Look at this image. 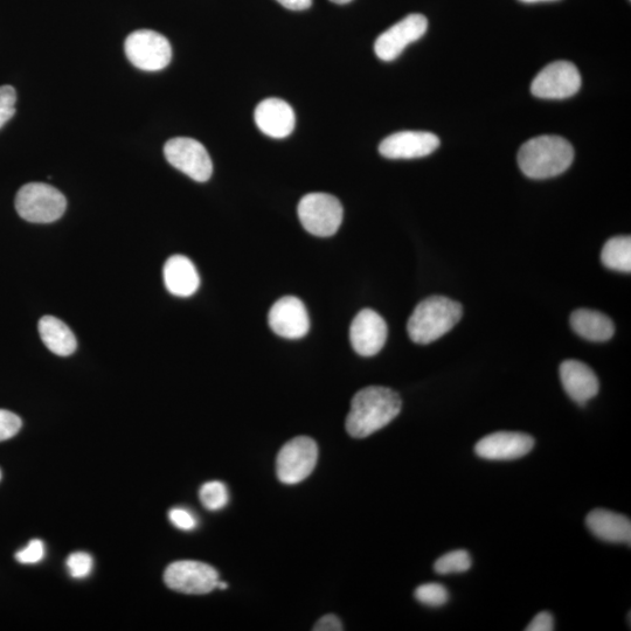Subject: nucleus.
Instances as JSON below:
<instances>
[{
  "instance_id": "23",
  "label": "nucleus",
  "mask_w": 631,
  "mask_h": 631,
  "mask_svg": "<svg viewBox=\"0 0 631 631\" xmlns=\"http://www.w3.org/2000/svg\"><path fill=\"white\" fill-rule=\"evenodd\" d=\"M199 498L207 510L219 511L230 502V492L223 482L212 481L200 488Z\"/></svg>"
},
{
  "instance_id": "28",
  "label": "nucleus",
  "mask_w": 631,
  "mask_h": 631,
  "mask_svg": "<svg viewBox=\"0 0 631 631\" xmlns=\"http://www.w3.org/2000/svg\"><path fill=\"white\" fill-rule=\"evenodd\" d=\"M22 426V419L18 415L5 411V409H0V442L10 440L13 436H16Z\"/></svg>"
},
{
  "instance_id": "31",
  "label": "nucleus",
  "mask_w": 631,
  "mask_h": 631,
  "mask_svg": "<svg viewBox=\"0 0 631 631\" xmlns=\"http://www.w3.org/2000/svg\"><path fill=\"white\" fill-rule=\"evenodd\" d=\"M526 631H553L554 619L551 613L542 612L539 613L535 619L531 621Z\"/></svg>"
},
{
  "instance_id": "13",
  "label": "nucleus",
  "mask_w": 631,
  "mask_h": 631,
  "mask_svg": "<svg viewBox=\"0 0 631 631\" xmlns=\"http://www.w3.org/2000/svg\"><path fill=\"white\" fill-rule=\"evenodd\" d=\"M387 332L384 318L372 309H364L358 312L351 324L352 348L360 356H376L385 346Z\"/></svg>"
},
{
  "instance_id": "26",
  "label": "nucleus",
  "mask_w": 631,
  "mask_h": 631,
  "mask_svg": "<svg viewBox=\"0 0 631 631\" xmlns=\"http://www.w3.org/2000/svg\"><path fill=\"white\" fill-rule=\"evenodd\" d=\"M69 574L74 579H85L93 570V558L85 552H75L67 559Z\"/></svg>"
},
{
  "instance_id": "1",
  "label": "nucleus",
  "mask_w": 631,
  "mask_h": 631,
  "mask_svg": "<svg viewBox=\"0 0 631 631\" xmlns=\"http://www.w3.org/2000/svg\"><path fill=\"white\" fill-rule=\"evenodd\" d=\"M402 402L391 388L370 386L360 390L351 401L346 431L355 439L369 438L397 418Z\"/></svg>"
},
{
  "instance_id": "35",
  "label": "nucleus",
  "mask_w": 631,
  "mask_h": 631,
  "mask_svg": "<svg viewBox=\"0 0 631 631\" xmlns=\"http://www.w3.org/2000/svg\"><path fill=\"white\" fill-rule=\"evenodd\" d=\"M330 2L339 4V5H344V4H348L352 2V0H330Z\"/></svg>"
},
{
  "instance_id": "20",
  "label": "nucleus",
  "mask_w": 631,
  "mask_h": 631,
  "mask_svg": "<svg viewBox=\"0 0 631 631\" xmlns=\"http://www.w3.org/2000/svg\"><path fill=\"white\" fill-rule=\"evenodd\" d=\"M571 327L591 342H607L615 334L613 321L602 312L591 309L575 310L571 315Z\"/></svg>"
},
{
  "instance_id": "5",
  "label": "nucleus",
  "mask_w": 631,
  "mask_h": 631,
  "mask_svg": "<svg viewBox=\"0 0 631 631\" xmlns=\"http://www.w3.org/2000/svg\"><path fill=\"white\" fill-rule=\"evenodd\" d=\"M304 230L315 237L328 238L342 225L344 211L341 201L328 193H309L297 208Z\"/></svg>"
},
{
  "instance_id": "30",
  "label": "nucleus",
  "mask_w": 631,
  "mask_h": 631,
  "mask_svg": "<svg viewBox=\"0 0 631 631\" xmlns=\"http://www.w3.org/2000/svg\"><path fill=\"white\" fill-rule=\"evenodd\" d=\"M169 519L177 529L183 531H192L198 525L197 518L193 516V513L184 508H173L170 510Z\"/></svg>"
},
{
  "instance_id": "4",
  "label": "nucleus",
  "mask_w": 631,
  "mask_h": 631,
  "mask_svg": "<svg viewBox=\"0 0 631 631\" xmlns=\"http://www.w3.org/2000/svg\"><path fill=\"white\" fill-rule=\"evenodd\" d=\"M67 200L55 187L44 183L26 184L16 197V210L29 223L50 224L66 211Z\"/></svg>"
},
{
  "instance_id": "29",
  "label": "nucleus",
  "mask_w": 631,
  "mask_h": 631,
  "mask_svg": "<svg viewBox=\"0 0 631 631\" xmlns=\"http://www.w3.org/2000/svg\"><path fill=\"white\" fill-rule=\"evenodd\" d=\"M45 557V545L39 539L31 540L24 550L16 554V559L20 564H38Z\"/></svg>"
},
{
  "instance_id": "3",
  "label": "nucleus",
  "mask_w": 631,
  "mask_h": 631,
  "mask_svg": "<svg viewBox=\"0 0 631 631\" xmlns=\"http://www.w3.org/2000/svg\"><path fill=\"white\" fill-rule=\"evenodd\" d=\"M463 315L459 302L445 296H432L413 311L407 324L409 338L416 344H431L448 334Z\"/></svg>"
},
{
  "instance_id": "16",
  "label": "nucleus",
  "mask_w": 631,
  "mask_h": 631,
  "mask_svg": "<svg viewBox=\"0 0 631 631\" xmlns=\"http://www.w3.org/2000/svg\"><path fill=\"white\" fill-rule=\"evenodd\" d=\"M564 390L577 404L584 406L599 393V379L594 371L579 360H566L560 365Z\"/></svg>"
},
{
  "instance_id": "33",
  "label": "nucleus",
  "mask_w": 631,
  "mask_h": 631,
  "mask_svg": "<svg viewBox=\"0 0 631 631\" xmlns=\"http://www.w3.org/2000/svg\"><path fill=\"white\" fill-rule=\"evenodd\" d=\"M276 2L291 11L307 10L312 5V0H276Z\"/></svg>"
},
{
  "instance_id": "10",
  "label": "nucleus",
  "mask_w": 631,
  "mask_h": 631,
  "mask_svg": "<svg viewBox=\"0 0 631 631\" xmlns=\"http://www.w3.org/2000/svg\"><path fill=\"white\" fill-rule=\"evenodd\" d=\"M581 75L572 62L556 61L536 76L531 92L539 99L564 100L579 92Z\"/></svg>"
},
{
  "instance_id": "6",
  "label": "nucleus",
  "mask_w": 631,
  "mask_h": 631,
  "mask_svg": "<svg viewBox=\"0 0 631 631\" xmlns=\"http://www.w3.org/2000/svg\"><path fill=\"white\" fill-rule=\"evenodd\" d=\"M318 460L316 442L307 436H298L286 443L277 455V478L288 485L307 480L314 471Z\"/></svg>"
},
{
  "instance_id": "8",
  "label": "nucleus",
  "mask_w": 631,
  "mask_h": 631,
  "mask_svg": "<svg viewBox=\"0 0 631 631\" xmlns=\"http://www.w3.org/2000/svg\"><path fill=\"white\" fill-rule=\"evenodd\" d=\"M164 581L172 591L203 595L217 588L219 574L216 568L200 561L180 560L166 568Z\"/></svg>"
},
{
  "instance_id": "12",
  "label": "nucleus",
  "mask_w": 631,
  "mask_h": 631,
  "mask_svg": "<svg viewBox=\"0 0 631 631\" xmlns=\"http://www.w3.org/2000/svg\"><path fill=\"white\" fill-rule=\"evenodd\" d=\"M268 322L277 336L287 339L303 338L310 329L307 308L300 298L294 296L277 301L269 311Z\"/></svg>"
},
{
  "instance_id": "18",
  "label": "nucleus",
  "mask_w": 631,
  "mask_h": 631,
  "mask_svg": "<svg viewBox=\"0 0 631 631\" xmlns=\"http://www.w3.org/2000/svg\"><path fill=\"white\" fill-rule=\"evenodd\" d=\"M586 524L589 531L603 542L623 543L630 546L631 522L628 517L620 515V513L596 509L589 513Z\"/></svg>"
},
{
  "instance_id": "24",
  "label": "nucleus",
  "mask_w": 631,
  "mask_h": 631,
  "mask_svg": "<svg viewBox=\"0 0 631 631\" xmlns=\"http://www.w3.org/2000/svg\"><path fill=\"white\" fill-rule=\"evenodd\" d=\"M473 560L467 551L457 550L448 552L442 556L434 565L436 573L441 575L464 573L470 570Z\"/></svg>"
},
{
  "instance_id": "25",
  "label": "nucleus",
  "mask_w": 631,
  "mask_h": 631,
  "mask_svg": "<svg viewBox=\"0 0 631 631\" xmlns=\"http://www.w3.org/2000/svg\"><path fill=\"white\" fill-rule=\"evenodd\" d=\"M414 596L422 605L429 607L445 606L449 600L447 588L440 584L421 585L415 589Z\"/></svg>"
},
{
  "instance_id": "37",
  "label": "nucleus",
  "mask_w": 631,
  "mask_h": 631,
  "mask_svg": "<svg viewBox=\"0 0 631 631\" xmlns=\"http://www.w3.org/2000/svg\"><path fill=\"white\" fill-rule=\"evenodd\" d=\"M0 478H2V471H0Z\"/></svg>"
},
{
  "instance_id": "32",
  "label": "nucleus",
  "mask_w": 631,
  "mask_h": 631,
  "mask_svg": "<svg viewBox=\"0 0 631 631\" xmlns=\"http://www.w3.org/2000/svg\"><path fill=\"white\" fill-rule=\"evenodd\" d=\"M343 623L335 615H325L315 624V631H342Z\"/></svg>"
},
{
  "instance_id": "22",
  "label": "nucleus",
  "mask_w": 631,
  "mask_h": 631,
  "mask_svg": "<svg viewBox=\"0 0 631 631\" xmlns=\"http://www.w3.org/2000/svg\"><path fill=\"white\" fill-rule=\"evenodd\" d=\"M601 261L605 267L616 272H631V238L629 235L609 239L603 246Z\"/></svg>"
},
{
  "instance_id": "17",
  "label": "nucleus",
  "mask_w": 631,
  "mask_h": 631,
  "mask_svg": "<svg viewBox=\"0 0 631 631\" xmlns=\"http://www.w3.org/2000/svg\"><path fill=\"white\" fill-rule=\"evenodd\" d=\"M255 123L263 134L273 138L293 133L296 117L293 108L281 99H267L255 109Z\"/></svg>"
},
{
  "instance_id": "34",
  "label": "nucleus",
  "mask_w": 631,
  "mask_h": 631,
  "mask_svg": "<svg viewBox=\"0 0 631 631\" xmlns=\"http://www.w3.org/2000/svg\"><path fill=\"white\" fill-rule=\"evenodd\" d=\"M523 3L554 2V0H520Z\"/></svg>"
},
{
  "instance_id": "7",
  "label": "nucleus",
  "mask_w": 631,
  "mask_h": 631,
  "mask_svg": "<svg viewBox=\"0 0 631 631\" xmlns=\"http://www.w3.org/2000/svg\"><path fill=\"white\" fill-rule=\"evenodd\" d=\"M124 50L131 64L145 72H158L169 66L172 48L161 33L140 30L130 34Z\"/></svg>"
},
{
  "instance_id": "9",
  "label": "nucleus",
  "mask_w": 631,
  "mask_h": 631,
  "mask_svg": "<svg viewBox=\"0 0 631 631\" xmlns=\"http://www.w3.org/2000/svg\"><path fill=\"white\" fill-rule=\"evenodd\" d=\"M165 158L179 171L199 183L211 178L213 164L204 145L193 138H172L164 147Z\"/></svg>"
},
{
  "instance_id": "19",
  "label": "nucleus",
  "mask_w": 631,
  "mask_h": 631,
  "mask_svg": "<svg viewBox=\"0 0 631 631\" xmlns=\"http://www.w3.org/2000/svg\"><path fill=\"white\" fill-rule=\"evenodd\" d=\"M164 283L172 295L190 297L200 286V276L193 262L184 255H173L166 261Z\"/></svg>"
},
{
  "instance_id": "14",
  "label": "nucleus",
  "mask_w": 631,
  "mask_h": 631,
  "mask_svg": "<svg viewBox=\"0 0 631 631\" xmlns=\"http://www.w3.org/2000/svg\"><path fill=\"white\" fill-rule=\"evenodd\" d=\"M535 447L532 436L518 432H497L477 442L475 453L481 459L510 461L528 455Z\"/></svg>"
},
{
  "instance_id": "21",
  "label": "nucleus",
  "mask_w": 631,
  "mask_h": 631,
  "mask_svg": "<svg viewBox=\"0 0 631 631\" xmlns=\"http://www.w3.org/2000/svg\"><path fill=\"white\" fill-rule=\"evenodd\" d=\"M39 334L41 341L54 355L68 357L73 355L78 346L71 329L54 316H44L39 321Z\"/></svg>"
},
{
  "instance_id": "15",
  "label": "nucleus",
  "mask_w": 631,
  "mask_h": 631,
  "mask_svg": "<svg viewBox=\"0 0 631 631\" xmlns=\"http://www.w3.org/2000/svg\"><path fill=\"white\" fill-rule=\"evenodd\" d=\"M439 147V137L432 133L401 131L385 138L379 145V152L390 159H414L429 156Z\"/></svg>"
},
{
  "instance_id": "2",
  "label": "nucleus",
  "mask_w": 631,
  "mask_h": 631,
  "mask_svg": "<svg viewBox=\"0 0 631 631\" xmlns=\"http://www.w3.org/2000/svg\"><path fill=\"white\" fill-rule=\"evenodd\" d=\"M574 149L559 136H539L524 143L518 152V164L526 177L547 179L561 175L573 163Z\"/></svg>"
},
{
  "instance_id": "27",
  "label": "nucleus",
  "mask_w": 631,
  "mask_h": 631,
  "mask_svg": "<svg viewBox=\"0 0 631 631\" xmlns=\"http://www.w3.org/2000/svg\"><path fill=\"white\" fill-rule=\"evenodd\" d=\"M17 94L11 86L0 87V129L16 114Z\"/></svg>"
},
{
  "instance_id": "36",
  "label": "nucleus",
  "mask_w": 631,
  "mask_h": 631,
  "mask_svg": "<svg viewBox=\"0 0 631 631\" xmlns=\"http://www.w3.org/2000/svg\"><path fill=\"white\" fill-rule=\"evenodd\" d=\"M227 587H228V585L226 584V582H221V581L219 580L217 588H220V589H227Z\"/></svg>"
},
{
  "instance_id": "11",
  "label": "nucleus",
  "mask_w": 631,
  "mask_h": 631,
  "mask_svg": "<svg viewBox=\"0 0 631 631\" xmlns=\"http://www.w3.org/2000/svg\"><path fill=\"white\" fill-rule=\"evenodd\" d=\"M427 29L428 20L425 16L419 13L408 15L391 29L380 34L374 44V52L380 60L393 61L404 52L408 45L424 37Z\"/></svg>"
}]
</instances>
